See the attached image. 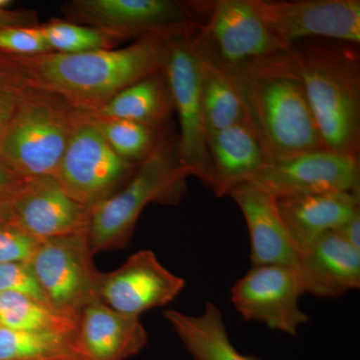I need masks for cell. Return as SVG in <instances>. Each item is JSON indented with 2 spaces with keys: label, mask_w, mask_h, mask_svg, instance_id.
<instances>
[{
  "label": "cell",
  "mask_w": 360,
  "mask_h": 360,
  "mask_svg": "<svg viewBox=\"0 0 360 360\" xmlns=\"http://www.w3.org/2000/svg\"><path fill=\"white\" fill-rule=\"evenodd\" d=\"M87 231L40 241L28 262L47 303L77 319L98 300L101 272L92 262Z\"/></svg>",
  "instance_id": "cell-8"
},
{
  "label": "cell",
  "mask_w": 360,
  "mask_h": 360,
  "mask_svg": "<svg viewBox=\"0 0 360 360\" xmlns=\"http://www.w3.org/2000/svg\"><path fill=\"white\" fill-rule=\"evenodd\" d=\"M210 158L208 187L219 198L250 181L269 162L264 148L245 123L206 136Z\"/></svg>",
  "instance_id": "cell-20"
},
{
  "label": "cell",
  "mask_w": 360,
  "mask_h": 360,
  "mask_svg": "<svg viewBox=\"0 0 360 360\" xmlns=\"http://www.w3.org/2000/svg\"><path fill=\"white\" fill-rule=\"evenodd\" d=\"M25 181L7 167L0 158V201L11 202L21 187L25 186Z\"/></svg>",
  "instance_id": "cell-31"
},
{
  "label": "cell",
  "mask_w": 360,
  "mask_h": 360,
  "mask_svg": "<svg viewBox=\"0 0 360 360\" xmlns=\"http://www.w3.org/2000/svg\"><path fill=\"white\" fill-rule=\"evenodd\" d=\"M174 108L165 71L155 73L116 94L97 108L98 117L129 120L158 130Z\"/></svg>",
  "instance_id": "cell-22"
},
{
  "label": "cell",
  "mask_w": 360,
  "mask_h": 360,
  "mask_svg": "<svg viewBox=\"0 0 360 360\" xmlns=\"http://www.w3.org/2000/svg\"><path fill=\"white\" fill-rule=\"evenodd\" d=\"M1 293H18L47 303L30 264H0V295Z\"/></svg>",
  "instance_id": "cell-30"
},
{
  "label": "cell",
  "mask_w": 360,
  "mask_h": 360,
  "mask_svg": "<svg viewBox=\"0 0 360 360\" xmlns=\"http://www.w3.org/2000/svg\"><path fill=\"white\" fill-rule=\"evenodd\" d=\"M34 89L28 94L0 136V156L25 180L53 176L78 115Z\"/></svg>",
  "instance_id": "cell-5"
},
{
  "label": "cell",
  "mask_w": 360,
  "mask_h": 360,
  "mask_svg": "<svg viewBox=\"0 0 360 360\" xmlns=\"http://www.w3.org/2000/svg\"><path fill=\"white\" fill-rule=\"evenodd\" d=\"M170 35H144L113 51L32 56V84L78 105L99 108L122 90L163 70Z\"/></svg>",
  "instance_id": "cell-3"
},
{
  "label": "cell",
  "mask_w": 360,
  "mask_h": 360,
  "mask_svg": "<svg viewBox=\"0 0 360 360\" xmlns=\"http://www.w3.org/2000/svg\"><path fill=\"white\" fill-rule=\"evenodd\" d=\"M9 205L11 224L40 241L89 229V208L72 200L54 176L26 180Z\"/></svg>",
  "instance_id": "cell-15"
},
{
  "label": "cell",
  "mask_w": 360,
  "mask_h": 360,
  "mask_svg": "<svg viewBox=\"0 0 360 360\" xmlns=\"http://www.w3.org/2000/svg\"><path fill=\"white\" fill-rule=\"evenodd\" d=\"M335 231L350 245L360 250V212Z\"/></svg>",
  "instance_id": "cell-33"
},
{
  "label": "cell",
  "mask_w": 360,
  "mask_h": 360,
  "mask_svg": "<svg viewBox=\"0 0 360 360\" xmlns=\"http://www.w3.org/2000/svg\"><path fill=\"white\" fill-rule=\"evenodd\" d=\"M286 52L232 70L222 68L243 104L245 124L257 137L269 162L326 148L302 80Z\"/></svg>",
  "instance_id": "cell-1"
},
{
  "label": "cell",
  "mask_w": 360,
  "mask_h": 360,
  "mask_svg": "<svg viewBox=\"0 0 360 360\" xmlns=\"http://www.w3.org/2000/svg\"><path fill=\"white\" fill-rule=\"evenodd\" d=\"M277 208L298 252L360 212V193L330 191L277 198Z\"/></svg>",
  "instance_id": "cell-19"
},
{
  "label": "cell",
  "mask_w": 360,
  "mask_h": 360,
  "mask_svg": "<svg viewBox=\"0 0 360 360\" xmlns=\"http://www.w3.org/2000/svg\"><path fill=\"white\" fill-rule=\"evenodd\" d=\"M75 336L0 326V360H47L75 354Z\"/></svg>",
  "instance_id": "cell-25"
},
{
  "label": "cell",
  "mask_w": 360,
  "mask_h": 360,
  "mask_svg": "<svg viewBox=\"0 0 360 360\" xmlns=\"http://www.w3.org/2000/svg\"><path fill=\"white\" fill-rule=\"evenodd\" d=\"M39 243V239L11 222L0 224V264H28Z\"/></svg>",
  "instance_id": "cell-28"
},
{
  "label": "cell",
  "mask_w": 360,
  "mask_h": 360,
  "mask_svg": "<svg viewBox=\"0 0 360 360\" xmlns=\"http://www.w3.org/2000/svg\"><path fill=\"white\" fill-rule=\"evenodd\" d=\"M184 286V279L165 269L155 252L143 250L132 255L120 269L101 274L98 300L115 311L139 317L172 302Z\"/></svg>",
  "instance_id": "cell-14"
},
{
  "label": "cell",
  "mask_w": 360,
  "mask_h": 360,
  "mask_svg": "<svg viewBox=\"0 0 360 360\" xmlns=\"http://www.w3.org/2000/svg\"><path fill=\"white\" fill-rule=\"evenodd\" d=\"M79 319L18 293L0 295V326L14 330L75 336Z\"/></svg>",
  "instance_id": "cell-24"
},
{
  "label": "cell",
  "mask_w": 360,
  "mask_h": 360,
  "mask_svg": "<svg viewBox=\"0 0 360 360\" xmlns=\"http://www.w3.org/2000/svg\"><path fill=\"white\" fill-rule=\"evenodd\" d=\"M274 198L330 193H360L359 156L326 148L269 161L250 180Z\"/></svg>",
  "instance_id": "cell-11"
},
{
  "label": "cell",
  "mask_w": 360,
  "mask_h": 360,
  "mask_svg": "<svg viewBox=\"0 0 360 360\" xmlns=\"http://www.w3.org/2000/svg\"><path fill=\"white\" fill-rule=\"evenodd\" d=\"M139 167L116 155L96 116L78 115L53 176L72 200L90 210L117 193Z\"/></svg>",
  "instance_id": "cell-6"
},
{
  "label": "cell",
  "mask_w": 360,
  "mask_h": 360,
  "mask_svg": "<svg viewBox=\"0 0 360 360\" xmlns=\"http://www.w3.org/2000/svg\"><path fill=\"white\" fill-rule=\"evenodd\" d=\"M208 11L193 42L224 70L276 58L290 49L265 25L250 0H217Z\"/></svg>",
  "instance_id": "cell-7"
},
{
  "label": "cell",
  "mask_w": 360,
  "mask_h": 360,
  "mask_svg": "<svg viewBox=\"0 0 360 360\" xmlns=\"http://www.w3.org/2000/svg\"><path fill=\"white\" fill-rule=\"evenodd\" d=\"M187 176L177 148L163 139L122 188L90 208L87 234L92 255L129 245L146 205L176 203Z\"/></svg>",
  "instance_id": "cell-4"
},
{
  "label": "cell",
  "mask_w": 360,
  "mask_h": 360,
  "mask_svg": "<svg viewBox=\"0 0 360 360\" xmlns=\"http://www.w3.org/2000/svg\"><path fill=\"white\" fill-rule=\"evenodd\" d=\"M162 314L193 360H262L240 354L233 347L221 310L214 303H206L198 315L174 309L165 310Z\"/></svg>",
  "instance_id": "cell-21"
},
{
  "label": "cell",
  "mask_w": 360,
  "mask_h": 360,
  "mask_svg": "<svg viewBox=\"0 0 360 360\" xmlns=\"http://www.w3.org/2000/svg\"><path fill=\"white\" fill-rule=\"evenodd\" d=\"M49 360H85L77 354L63 355V356L54 357Z\"/></svg>",
  "instance_id": "cell-36"
},
{
  "label": "cell",
  "mask_w": 360,
  "mask_h": 360,
  "mask_svg": "<svg viewBox=\"0 0 360 360\" xmlns=\"http://www.w3.org/2000/svg\"><path fill=\"white\" fill-rule=\"evenodd\" d=\"M13 23H15V25H20V23H26L25 20H22V18H20V16H15V18H13V16L7 14L4 9H0V27H6L4 25H13Z\"/></svg>",
  "instance_id": "cell-34"
},
{
  "label": "cell",
  "mask_w": 360,
  "mask_h": 360,
  "mask_svg": "<svg viewBox=\"0 0 360 360\" xmlns=\"http://www.w3.org/2000/svg\"><path fill=\"white\" fill-rule=\"evenodd\" d=\"M196 30L170 35L163 71L179 115L176 148L180 165L188 175L198 177L207 186L210 158L201 105L198 56L193 39Z\"/></svg>",
  "instance_id": "cell-9"
},
{
  "label": "cell",
  "mask_w": 360,
  "mask_h": 360,
  "mask_svg": "<svg viewBox=\"0 0 360 360\" xmlns=\"http://www.w3.org/2000/svg\"><path fill=\"white\" fill-rule=\"evenodd\" d=\"M11 222V205L9 202L0 201V224Z\"/></svg>",
  "instance_id": "cell-35"
},
{
  "label": "cell",
  "mask_w": 360,
  "mask_h": 360,
  "mask_svg": "<svg viewBox=\"0 0 360 360\" xmlns=\"http://www.w3.org/2000/svg\"><path fill=\"white\" fill-rule=\"evenodd\" d=\"M357 45L307 39L286 58L302 80L324 148L359 156L360 54Z\"/></svg>",
  "instance_id": "cell-2"
},
{
  "label": "cell",
  "mask_w": 360,
  "mask_h": 360,
  "mask_svg": "<svg viewBox=\"0 0 360 360\" xmlns=\"http://www.w3.org/2000/svg\"><path fill=\"white\" fill-rule=\"evenodd\" d=\"M250 2L265 25L288 49L307 39L360 44L359 0Z\"/></svg>",
  "instance_id": "cell-10"
},
{
  "label": "cell",
  "mask_w": 360,
  "mask_h": 360,
  "mask_svg": "<svg viewBox=\"0 0 360 360\" xmlns=\"http://www.w3.org/2000/svg\"><path fill=\"white\" fill-rule=\"evenodd\" d=\"M39 28L51 51L58 53H82L108 49L113 37L97 28L59 21Z\"/></svg>",
  "instance_id": "cell-27"
},
{
  "label": "cell",
  "mask_w": 360,
  "mask_h": 360,
  "mask_svg": "<svg viewBox=\"0 0 360 360\" xmlns=\"http://www.w3.org/2000/svg\"><path fill=\"white\" fill-rule=\"evenodd\" d=\"M96 117L116 155L134 165H139L148 160L163 139L158 130L141 123Z\"/></svg>",
  "instance_id": "cell-26"
},
{
  "label": "cell",
  "mask_w": 360,
  "mask_h": 360,
  "mask_svg": "<svg viewBox=\"0 0 360 360\" xmlns=\"http://www.w3.org/2000/svg\"><path fill=\"white\" fill-rule=\"evenodd\" d=\"M70 11L115 37L174 34L200 25L188 6L174 0H77Z\"/></svg>",
  "instance_id": "cell-13"
},
{
  "label": "cell",
  "mask_w": 360,
  "mask_h": 360,
  "mask_svg": "<svg viewBox=\"0 0 360 360\" xmlns=\"http://www.w3.org/2000/svg\"><path fill=\"white\" fill-rule=\"evenodd\" d=\"M303 295L297 270L288 265L253 266L231 291L232 304L245 321L292 336L309 321L298 304Z\"/></svg>",
  "instance_id": "cell-12"
},
{
  "label": "cell",
  "mask_w": 360,
  "mask_h": 360,
  "mask_svg": "<svg viewBox=\"0 0 360 360\" xmlns=\"http://www.w3.org/2000/svg\"><path fill=\"white\" fill-rule=\"evenodd\" d=\"M27 94L15 96L13 94H0V131H4L7 124L13 120L16 110Z\"/></svg>",
  "instance_id": "cell-32"
},
{
  "label": "cell",
  "mask_w": 360,
  "mask_h": 360,
  "mask_svg": "<svg viewBox=\"0 0 360 360\" xmlns=\"http://www.w3.org/2000/svg\"><path fill=\"white\" fill-rule=\"evenodd\" d=\"M0 49L23 56H37L51 52L39 27L6 26L0 28Z\"/></svg>",
  "instance_id": "cell-29"
},
{
  "label": "cell",
  "mask_w": 360,
  "mask_h": 360,
  "mask_svg": "<svg viewBox=\"0 0 360 360\" xmlns=\"http://www.w3.org/2000/svg\"><path fill=\"white\" fill-rule=\"evenodd\" d=\"M47 360H49V359H47Z\"/></svg>",
  "instance_id": "cell-37"
},
{
  "label": "cell",
  "mask_w": 360,
  "mask_h": 360,
  "mask_svg": "<svg viewBox=\"0 0 360 360\" xmlns=\"http://www.w3.org/2000/svg\"><path fill=\"white\" fill-rule=\"evenodd\" d=\"M148 336L139 317L115 311L101 300L82 309L73 345L85 360H127L148 345Z\"/></svg>",
  "instance_id": "cell-16"
},
{
  "label": "cell",
  "mask_w": 360,
  "mask_h": 360,
  "mask_svg": "<svg viewBox=\"0 0 360 360\" xmlns=\"http://www.w3.org/2000/svg\"><path fill=\"white\" fill-rule=\"evenodd\" d=\"M195 49L200 68L201 105L206 136L232 125L245 123L243 104L231 78L196 46Z\"/></svg>",
  "instance_id": "cell-23"
},
{
  "label": "cell",
  "mask_w": 360,
  "mask_h": 360,
  "mask_svg": "<svg viewBox=\"0 0 360 360\" xmlns=\"http://www.w3.org/2000/svg\"><path fill=\"white\" fill-rule=\"evenodd\" d=\"M304 295L340 297L360 286V250L329 231L300 253L295 266Z\"/></svg>",
  "instance_id": "cell-18"
},
{
  "label": "cell",
  "mask_w": 360,
  "mask_h": 360,
  "mask_svg": "<svg viewBox=\"0 0 360 360\" xmlns=\"http://www.w3.org/2000/svg\"><path fill=\"white\" fill-rule=\"evenodd\" d=\"M229 196L239 206L248 224L252 266L295 267L300 252L281 219L276 198L251 181L234 187Z\"/></svg>",
  "instance_id": "cell-17"
}]
</instances>
